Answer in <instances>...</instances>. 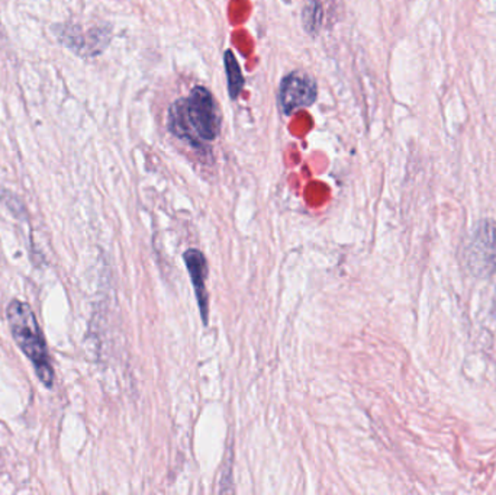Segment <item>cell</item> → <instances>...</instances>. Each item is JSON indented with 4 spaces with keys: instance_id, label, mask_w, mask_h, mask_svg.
<instances>
[{
    "instance_id": "1",
    "label": "cell",
    "mask_w": 496,
    "mask_h": 495,
    "mask_svg": "<svg viewBox=\"0 0 496 495\" xmlns=\"http://www.w3.org/2000/svg\"><path fill=\"white\" fill-rule=\"evenodd\" d=\"M167 127L173 136L196 148L215 141L221 131V115L208 89L196 86L187 98L176 100L168 109Z\"/></svg>"
},
{
    "instance_id": "2",
    "label": "cell",
    "mask_w": 496,
    "mask_h": 495,
    "mask_svg": "<svg viewBox=\"0 0 496 495\" xmlns=\"http://www.w3.org/2000/svg\"><path fill=\"white\" fill-rule=\"evenodd\" d=\"M6 316H8L9 327L16 345L33 362L40 381L48 388H52L54 372L48 359L45 340L38 327L37 319L33 316V309L26 302L14 300L8 305Z\"/></svg>"
},
{
    "instance_id": "3",
    "label": "cell",
    "mask_w": 496,
    "mask_h": 495,
    "mask_svg": "<svg viewBox=\"0 0 496 495\" xmlns=\"http://www.w3.org/2000/svg\"><path fill=\"white\" fill-rule=\"evenodd\" d=\"M466 262L478 278H486L496 271V221H482L476 227L467 246Z\"/></svg>"
},
{
    "instance_id": "4",
    "label": "cell",
    "mask_w": 496,
    "mask_h": 495,
    "mask_svg": "<svg viewBox=\"0 0 496 495\" xmlns=\"http://www.w3.org/2000/svg\"><path fill=\"white\" fill-rule=\"evenodd\" d=\"M317 98V83L305 71H292L281 79L279 105L281 112H285L286 115L314 105Z\"/></svg>"
},
{
    "instance_id": "5",
    "label": "cell",
    "mask_w": 496,
    "mask_h": 495,
    "mask_svg": "<svg viewBox=\"0 0 496 495\" xmlns=\"http://www.w3.org/2000/svg\"><path fill=\"white\" fill-rule=\"evenodd\" d=\"M55 35L62 44L81 57H95L100 54L110 41V28L103 26L84 31L77 25H59L55 28Z\"/></svg>"
},
{
    "instance_id": "6",
    "label": "cell",
    "mask_w": 496,
    "mask_h": 495,
    "mask_svg": "<svg viewBox=\"0 0 496 495\" xmlns=\"http://www.w3.org/2000/svg\"><path fill=\"white\" fill-rule=\"evenodd\" d=\"M183 259H185L190 279H192L197 305L201 309L202 321H204V324H208L209 302L208 292H206L208 264H206V259H205L204 253L196 249L187 250Z\"/></svg>"
},
{
    "instance_id": "7",
    "label": "cell",
    "mask_w": 496,
    "mask_h": 495,
    "mask_svg": "<svg viewBox=\"0 0 496 495\" xmlns=\"http://www.w3.org/2000/svg\"><path fill=\"white\" fill-rule=\"evenodd\" d=\"M224 66H225L228 93H230L231 100H235L244 88V76L241 73L240 64L231 50L224 54Z\"/></svg>"
},
{
    "instance_id": "8",
    "label": "cell",
    "mask_w": 496,
    "mask_h": 495,
    "mask_svg": "<svg viewBox=\"0 0 496 495\" xmlns=\"http://www.w3.org/2000/svg\"><path fill=\"white\" fill-rule=\"evenodd\" d=\"M322 16H324V11H322L321 2L320 0H310L302 14L305 31L310 35H315L321 28Z\"/></svg>"
}]
</instances>
